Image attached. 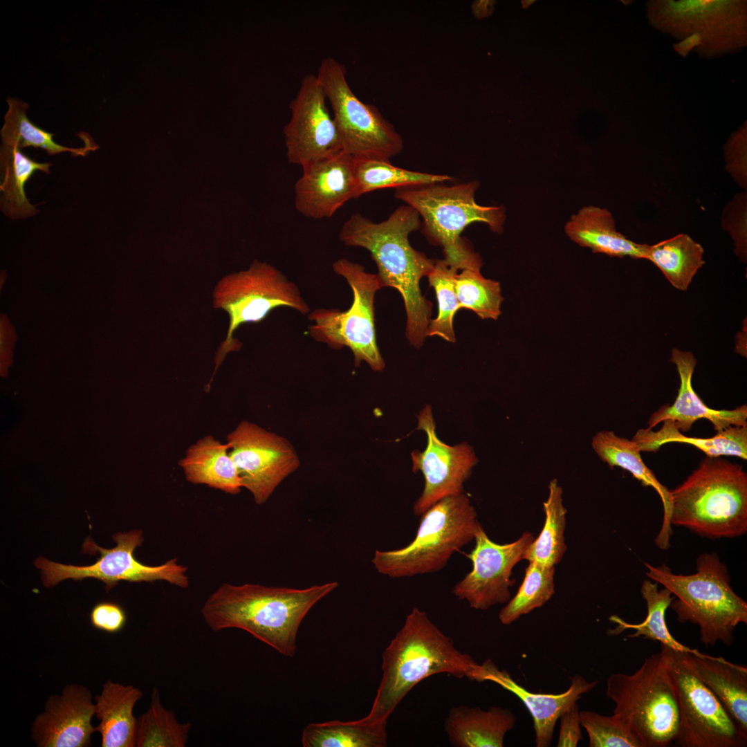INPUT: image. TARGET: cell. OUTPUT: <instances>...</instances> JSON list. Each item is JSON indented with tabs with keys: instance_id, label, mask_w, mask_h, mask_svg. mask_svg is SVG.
Masks as SVG:
<instances>
[{
	"instance_id": "cell-32",
	"label": "cell",
	"mask_w": 747,
	"mask_h": 747,
	"mask_svg": "<svg viewBox=\"0 0 747 747\" xmlns=\"http://www.w3.org/2000/svg\"><path fill=\"white\" fill-rule=\"evenodd\" d=\"M703 248L686 234L647 247L645 258L656 266L676 288L685 290L705 264Z\"/></svg>"
},
{
	"instance_id": "cell-36",
	"label": "cell",
	"mask_w": 747,
	"mask_h": 747,
	"mask_svg": "<svg viewBox=\"0 0 747 747\" xmlns=\"http://www.w3.org/2000/svg\"><path fill=\"white\" fill-rule=\"evenodd\" d=\"M191 724L180 723L174 711L161 703L159 692L154 688L147 710L137 719L136 746L184 747Z\"/></svg>"
},
{
	"instance_id": "cell-9",
	"label": "cell",
	"mask_w": 747,
	"mask_h": 747,
	"mask_svg": "<svg viewBox=\"0 0 747 747\" xmlns=\"http://www.w3.org/2000/svg\"><path fill=\"white\" fill-rule=\"evenodd\" d=\"M213 306L226 311L229 325L226 338L216 351L208 387L227 353L241 349L242 344L234 338V333L241 324L259 323L279 307H288L302 315L311 312L293 282L273 266L257 260L248 270L227 275L218 282L213 291Z\"/></svg>"
},
{
	"instance_id": "cell-11",
	"label": "cell",
	"mask_w": 747,
	"mask_h": 747,
	"mask_svg": "<svg viewBox=\"0 0 747 747\" xmlns=\"http://www.w3.org/2000/svg\"><path fill=\"white\" fill-rule=\"evenodd\" d=\"M316 75L333 111L344 152L356 160H386L400 152L401 136L376 107L357 98L342 64L324 57Z\"/></svg>"
},
{
	"instance_id": "cell-16",
	"label": "cell",
	"mask_w": 747,
	"mask_h": 747,
	"mask_svg": "<svg viewBox=\"0 0 747 747\" xmlns=\"http://www.w3.org/2000/svg\"><path fill=\"white\" fill-rule=\"evenodd\" d=\"M534 538L525 532L511 543L500 544L492 541L480 525L474 537L473 550L465 555L472 562V569L452 589L459 600H465L470 607L486 610L498 604L508 602L513 567Z\"/></svg>"
},
{
	"instance_id": "cell-2",
	"label": "cell",
	"mask_w": 747,
	"mask_h": 747,
	"mask_svg": "<svg viewBox=\"0 0 747 747\" xmlns=\"http://www.w3.org/2000/svg\"><path fill=\"white\" fill-rule=\"evenodd\" d=\"M338 586L337 582L305 589L223 583L208 597L201 611L213 631L240 629L281 654L292 657L303 619Z\"/></svg>"
},
{
	"instance_id": "cell-38",
	"label": "cell",
	"mask_w": 747,
	"mask_h": 747,
	"mask_svg": "<svg viewBox=\"0 0 747 747\" xmlns=\"http://www.w3.org/2000/svg\"><path fill=\"white\" fill-rule=\"evenodd\" d=\"M454 282L459 309L471 310L483 320H497L504 300L498 282L466 268L456 273Z\"/></svg>"
},
{
	"instance_id": "cell-26",
	"label": "cell",
	"mask_w": 747,
	"mask_h": 747,
	"mask_svg": "<svg viewBox=\"0 0 747 747\" xmlns=\"http://www.w3.org/2000/svg\"><path fill=\"white\" fill-rule=\"evenodd\" d=\"M142 697L141 690L133 685L104 683L94 699L95 715L100 721L95 728L102 747L136 746L137 719L133 710Z\"/></svg>"
},
{
	"instance_id": "cell-43",
	"label": "cell",
	"mask_w": 747,
	"mask_h": 747,
	"mask_svg": "<svg viewBox=\"0 0 747 747\" xmlns=\"http://www.w3.org/2000/svg\"><path fill=\"white\" fill-rule=\"evenodd\" d=\"M493 6L494 1H477L472 4V12L477 18H483L492 12Z\"/></svg>"
},
{
	"instance_id": "cell-7",
	"label": "cell",
	"mask_w": 747,
	"mask_h": 747,
	"mask_svg": "<svg viewBox=\"0 0 747 747\" xmlns=\"http://www.w3.org/2000/svg\"><path fill=\"white\" fill-rule=\"evenodd\" d=\"M606 695L615 703L613 715L633 732L642 747H667L674 741L679 714L662 650L646 658L631 674H611Z\"/></svg>"
},
{
	"instance_id": "cell-42",
	"label": "cell",
	"mask_w": 747,
	"mask_h": 747,
	"mask_svg": "<svg viewBox=\"0 0 747 747\" xmlns=\"http://www.w3.org/2000/svg\"><path fill=\"white\" fill-rule=\"evenodd\" d=\"M560 728L557 746L575 747L583 739L580 729L579 706L573 703L560 716Z\"/></svg>"
},
{
	"instance_id": "cell-18",
	"label": "cell",
	"mask_w": 747,
	"mask_h": 747,
	"mask_svg": "<svg viewBox=\"0 0 747 747\" xmlns=\"http://www.w3.org/2000/svg\"><path fill=\"white\" fill-rule=\"evenodd\" d=\"M95 703L90 690L75 683L48 697L32 723L30 738L38 747H87L96 728L91 723Z\"/></svg>"
},
{
	"instance_id": "cell-3",
	"label": "cell",
	"mask_w": 747,
	"mask_h": 747,
	"mask_svg": "<svg viewBox=\"0 0 747 747\" xmlns=\"http://www.w3.org/2000/svg\"><path fill=\"white\" fill-rule=\"evenodd\" d=\"M382 676L369 714L360 719L373 723L387 721L407 693L423 679L447 673L472 679L479 664L460 652L445 635L417 607L406 616L382 655Z\"/></svg>"
},
{
	"instance_id": "cell-37",
	"label": "cell",
	"mask_w": 747,
	"mask_h": 747,
	"mask_svg": "<svg viewBox=\"0 0 747 747\" xmlns=\"http://www.w3.org/2000/svg\"><path fill=\"white\" fill-rule=\"evenodd\" d=\"M554 573L555 566L529 562L517 593L499 613L500 622L510 625L548 601L555 593Z\"/></svg>"
},
{
	"instance_id": "cell-20",
	"label": "cell",
	"mask_w": 747,
	"mask_h": 747,
	"mask_svg": "<svg viewBox=\"0 0 747 747\" xmlns=\"http://www.w3.org/2000/svg\"><path fill=\"white\" fill-rule=\"evenodd\" d=\"M472 681L494 682L524 703L533 720L537 747L551 746L554 728L561 714L598 683V681L589 682L575 674L571 679L569 688L562 693H534L517 683L507 671L500 670L490 659L479 664Z\"/></svg>"
},
{
	"instance_id": "cell-40",
	"label": "cell",
	"mask_w": 747,
	"mask_h": 747,
	"mask_svg": "<svg viewBox=\"0 0 747 747\" xmlns=\"http://www.w3.org/2000/svg\"><path fill=\"white\" fill-rule=\"evenodd\" d=\"M580 724L589 736V747H642L633 732L614 715L580 711Z\"/></svg>"
},
{
	"instance_id": "cell-10",
	"label": "cell",
	"mask_w": 747,
	"mask_h": 747,
	"mask_svg": "<svg viewBox=\"0 0 747 747\" xmlns=\"http://www.w3.org/2000/svg\"><path fill=\"white\" fill-rule=\"evenodd\" d=\"M332 268L349 285L351 305L342 311L323 308L311 311L308 319L313 323L308 327V335L334 349L348 347L355 366L364 361L373 371H381L385 362L377 344L374 317L375 295L382 288L379 277L345 258L337 259Z\"/></svg>"
},
{
	"instance_id": "cell-27",
	"label": "cell",
	"mask_w": 747,
	"mask_h": 747,
	"mask_svg": "<svg viewBox=\"0 0 747 747\" xmlns=\"http://www.w3.org/2000/svg\"><path fill=\"white\" fill-rule=\"evenodd\" d=\"M229 450L228 443H221L212 436L199 439L179 461L185 479L194 484L238 494L243 488L242 481Z\"/></svg>"
},
{
	"instance_id": "cell-8",
	"label": "cell",
	"mask_w": 747,
	"mask_h": 747,
	"mask_svg": "<svg viewBox=\"0 0 747 747\" xmlns=\"http://www.w3.org/2000/svg\"><path fill=\"white\" fill-rule=\"evenodd\" d=\"M416 535L403 548L375 551L378 573L391 578L439 571L454 553L474 540L481 525L464 493L441 499L421 515Z\"/></svg>"
},
{
	"instance_id": "cell-24",
	"label": "cell",
	"mask_w": 747,
	"mask_h": 747,
	"mask_svg": "<svg viewBox=\"0 0 747 747\" xmlns=\"http://www.w3.org/2000/svg\"><path fill=\"white\" fill-rule=\"evenodd\" d=\"M515 724L516 717L509 709L491 706L484 710L459 706L450 709L444 726L453 746L502 747L506 734Z\"/></svg>"
},
{
	"instance_id": "cell-19",
	"label": "cell",
	"mask_w": 747,
	"mask_h": 747,
	"mask_svg": "<svg viewBox=\"0 0 747 747\" xmlns=\"http://www.w3.org/2000/svg\"><path fill=\"white\" fill-rule=\"evenodd\" d=\"M358 198L355 160L344 151L302 168L295 185V207L313 219H329Z\"/></svg>"
},
{
	"instance_id": "cell-23",
	"label": "cell",
	"mask_w": 747,
	"mask_h": 747,
	"mask_svg": "<svg viewBox=\"0 0 747 747\" xmlns=\"http://www.w3.org/2000/svg\"><path fill=\"white\" fill-rule=\"evenodd\" d=\"M593 450L598 457L610 468L620 467L629 472L644 486L653 488L658 494L663 507V517L655 543L661 550L670 547L672 534L670 524V491L656 478L654 473L643 462L640 452L631 439L620 437L613 431L597 432L591 441Z\"/></svg>"
},
{
	"instance_id": "cell-35",
	"label": "cell",
	"mask_w": 747,
	"mask_h": 747,
	"mask_svg": "<svg viewBox=\"0 0 747 747\" xmlns=\"http://www.w3.org/2000/svg\"><path fill=\"white\" fill-rule=\"evenodd\" d=\"M357 196L383 188L412 187L452 181L446 174H434L396 167L389 160L354 159Z\"/></svg>"
},
{
	"instance_id": "cell-30",
	"label": "cell",
	"mask_w": 747,
	"mask_h": 747,
	"mask_svg": "<svg viewBox=\"0 0 747 747\" xmlns=\"http://www.w3.org/2000/svg\"><path fill=\"white\" fill-rule=\"evenodd\" d=\"M387 721L368 723L361 719L309 723L303 730V747H385Z\"/></svg>"
},
{
	"instance_id": "cell-4",
	"label": "cell",
	"mask_w": 747,
	"mask_h": 747,
	"mask_svg": "<svg viewBox=\"0 0 747 747\" xmlns=\"http://www.w3.org/2000/svg\"><path fill=\"white\" fill-rule=\"evenodd\" d=\"M670 491V524L709 538H731L747 531V474L721 456H707Z\"/></svg>"
},
{
	"instance_id": "cell-29",
	"label": "cell",
	"mask_w": 747,
	"mask_h": 747,
	"mask_svg": "<svg viewBox=\"0 0 747 747\" xmlns=\"http://www.w3.org/2000/svg\"><path fill=\"white\" fill-rule=\"evenodd\" d=\"M1 169L3 179L0 185L1 209L11 219H26L36 214L38 210L32 205L25 192V185L37 171L49 174L50 163H39L15 146L1 145Z\"/></svg>"
},
{
	"instance_id": "cell-34",
	"label": "cell",
	"mask_w": 747,
	"mask_h": 747,
	"mask_svg": "<svg viewBox=\"0 0 747 747\" xmlns=\"http://www.w3.org/2000/svg\"><path fill=\"white\" fill-rule=\"evenodd\" d=\"M543 507L546 515L544 527L525 551L522 560L555 566L566 550L564 535L566 509L563 506L562 488L555 479L549 483L548 495Z\"/></svg>"
},
{
	"instance_id": "cell-28",
	"label": "cell",
	"mask_w": 747,
	"mask_h": 747,
	"mask_svg": "<svg viewBox=\"0 0 747 747\" xmlns=\"http://www.w3.org/2000/svg\"><path fill=\"white\" fill-rule=\"evenodd\" d=\"M657 431L645 428L638 430L632 440L640 452H656L669 443H687L703 452L707 456H734L747 459V425L730 426L710 438L688 437L674 426L670 420L662 422Z\"/></svg>"
},
{
	"instance_id": "cell-33",
	"label": "cell",
	"mask_w": 747,
	"mask_h": 747,
	"mask_svg": "<svg viewBox=\"0 0 747 747\" xmlns=\"http://www.w3.org/2000/svg\"><path fill=\"white\" fill-rule=\"evenodd\" d=\"M658 583L645 580L640 589L641 594L647 605L645 619L638 624H632L622 620L618 616H611L610 620L617 625L610 630L609 634L617 635L625 630L632 629L635 632L627 636L629 638L643 637L645 639L658 641L661 645H667L681 651H690V648L676 640L669 631L666 621L665 612L674 596L671 591L663 587L658 590Z\"/></svg>"
},
{
	"instance_id": "cell-21",
	"label": "cell",
	"mask_w": 747,
	"mask_h": 747,
	"mask_svg": "<svg viewBox=\"0 0 747 747\" xmlns=\"http://www.w3.org/2000/svg\"><path fill=\"white\" fill-rule=\"evenodd\" d=\"M670 360L675 365L680 378L678 395L672 405L665 404L652 414L647 428L652 429L658 423L670 420L680 432H686L694 422L701 418L709 421L717 432L730 426L747 425L746 405L733 409H714L697 396L692 386L697 360L691 352L674 348Z\"/></svg>"
},
{
	"instance_id": "cell-17",
	"label": "cell",
	"mask_w": 747,
	"mask_h": 747,
	"mask_svg": "<svg viewBox=\"0 0 747 747\" xmlns=\"http://www.w3.org/2000/svg\"><path fill=\"white\" fill-rule=\"evenodd\" d=\"M417 417V430L424 431L427 436L425 449L411 453L413 472L420 471L425 479L423 492L414 506V513L418 516L441 499L463 492V483L478 459L467 443L452 446L438 438L430 405Z\"/></svg>"
},
{
	"instance_id": "cell-13",
	"label": "cell",
	"mask_w": 747,
	"mask_h": 747,
	"mask_svg": "<svg viewBox=\"0 0 747 747\" xmlns=\"http://www.w3.org/2000/svg\"><path fill=\"white\" fill-rule=\"evenodd\" d=\"M674 686L679 714L674 742L681 747H744L747 734L698 679L684 652L661 644Z\"/></svg>"
},
{
	"instance_id": "cell-1",
	"label": "cell",
	"mask_w": 747,
	"mask_h": 747,
	"mask_svg": "<svg viewBox=\"0 0 747 747\" xmlns=\"http://www.w3.org/2000/svg\"><path fill=\"white\" fill-rule=\"evenodd\" d=\"M420 219L416 210L408 205L398 207L378 223L356 213L343 223L339 233L344 245L369 252L382 288H394L400 293L407 315L406 337L416 348H420L427 337L432 308L422 295L420 282L428 276L435 264L409 241V235L420 228Z\"/></svg>"
},
{
	"instance_id": "cell-39",
	"label": "cell",
	"mask_w": 747,
	"mask_h": 747,
	"mask_svg": "<svg viewBox=\"0 0 747 747\" xmlns=\"http://www.w3.org/2000/svg\"><path fill=\"white\" fill-rule=\"evenodd\" d=\"M458 270L444 259L438 260L427 276L430 286L434 289L439 309L437 316L430 321L427 337L437 336L452 343L456 342L453 320L459 305L454 279Z\"/></svg>"
},
{
	"instance_id": "cell-12",
	"label": "cell",
	"mask_w": 747,
	"mask_h": 747,
	"mask_svg": "<svg viewBox=\"0 0 747 747\" xmlns=\"http://www.w3.org/2000/svg\"><path fill=\"white\" fill-rule=\"evenodd\" d=\"M113 540L116 546L112 548H102L90 537L84 540L81 553L100 555L91 565L64 564L39 557L34 565L41 570L43 585L50 587L66 579L77 581L91 578L103 582L107 592L122 580L131 582L165 580L183 589L188 587L187 569L178 564L176 558L158 566H149L134 557V550L144 540L141 530L116 533L113 535Z\"/></svg>"
},
{
	"instance_id": "cell-41",
	"label": "cell",
	"mask_w": 747,
	"mask_h": 747,
	"mask_svg": "<svg viewBox=\"0 0 747 747\" xmlns=\"http://www.w3.org/2000/svg\"><path fill=\"white\" fill-rule=\"evenodd\" d=\"M89 618L91 625L96 629L116 634L120 631L127 622L124 609L112 601H101L91 609Z\"/></svg>"
},
{
	"instance_id": "cell-31",
	"label": "cell",
	"mask_w": 747,
	"mask_h": 747,
	"mask_svg": "<svg viewBox=\"0 0 747 747\" xmlns=\"http://www.w3.org/2000/svg\"><path fill=\"white\" fill-rule=\"evenodd\" d=\"M8 111L4 117V124L1 130L3 145L15 146L20 149L28 147L41 148L49 155L69 152L73 156H85L91 151L98 148L93 140L84 136V146L69 148L56 143L53 134L33 124L27 117L28 104L15 98H7Z\"/></svg>"
},
{
	"instance_id": "cell-5",
	"label": "cell",
	"mask_w": 747,
	"mask_h": 747,
	"mask_svg": "<svg viewBox=\"0 0 747 747\" xmlns=\"http://www.w3.org/2000/svg\"><path fill=\"white\" fill-rule=\"evenodd\" d=\"M645 565L646 575L674 595L670 607L678 621L697 625L705 646L732 644L737 626L747 623V603L733 591L727 566L717 554L700 555L691 575L675 574L665 564Z\"/></svg>"
},
{
	"instance_id": "cell-25",
	"label": "cell",
	"mask_w": 747,
	"mask_h": 747,
	"mask_svg": "<svg viewBox=\"0 0 747 747\" xmlns=\"http://www.w3.org/2000/svg\"><path fill=\"white\" fill-rule=\"evenodd\" d=\"M564 230L573 241L593 252L645 258L648 245L635 243L618 232L612 214L606 208L593 205L582 208L566 223Z\"/></svg>"
},
{
	"instance_id": "cell-22",
	"label": "cell",
	"mask_w": 747,
	"mask_h": 747,
	"mask_svg": "<svg viewBox=\"0 0 747 747\" xmlns=\"http://www.w3.org/2000/svg\"><path fill=\"white\" fill-rule=\"evenodd\" d=\"M689 667L715 695L739 728L747 734V667L703 654L685 651Z\"/></svg>"
},
{
	"instance_id": "cell-15",
	"label": "cell",
	"mask_w": 747,
	"mask_h": 747,
	"mask_svg": "<svg viewBox=\"0 0 747 747\" xmlns=\"http://www.w3.org/2000/svg\"><path fill=\"white\" fill-rule=\"evenodd\" d=\"M326 101L317 75H306L290 103V118L283 131L288 163L304 168L343 151Z\"/></svg>"
},
{
	"instance_id": "cell-14",
	"label": "cell",
	"mask_w": 747,
	"mask_h": 747,
	"mask_svg": "<svg viewBox=\"0 0 747 747\" xmlns=\"http://www.w3.org/2000/svg\"><path fill=\"white\" fill-rule=\"evenodd\" d=\"M227 441L243 488L259 505L299 465L295 449L286 439L249 421L241 422Z\"/></svg>"
},
{
	"instance_id": "cell-6",
	"label": "cell",
	"mask_w": 747,
	"mask_h": 747,
	"mask_svg": "<svg viewBox=\"0 0 747 747\" xmlns=\"http://www.w3.org/2000/svg\"><path fill=\"white\" fill-rule=\"evenodd\" d=\"M477 181L445 185L434 183L396 189L395 197L412 207L423 219L425 235L443 248L444 260L457 270H481L483 261L461 232L474 222L484 223L495 233L504 230V206H483L474 199Z\"/></svg>"
}]
</instances>
